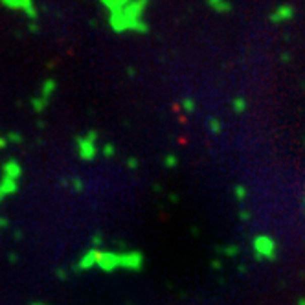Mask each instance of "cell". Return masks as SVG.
Here are the masks:
<instances>
[{
  "instance_id": "6da1fadb",
  "label": "cell",
  "mask_w": 305,
  "mask_h": 305,
  "mask_svg": "<svg viewBox=\"0 0 305 305\" xmlns=\"http://www.w3.org/2000/svg\"><path fill=\"white\" fill-rule=\"evenodd\" d=\"M254 250L258 260H274L276 258V243L267 235H260L254 239Z\"/></svg>"
},
{
  "instance_id": "7a4b0ae2",
  "label": "cell",
  "mask_w": 305,
  "mask_h": 305,
  "mask_svg": "<svg viewBox=\"0 0 305 305\" xmlns=\"http://www.w3.org/2000/svg\"><path fill=\"white\" fill-rule=\"evenodd\" d=\"M97 267L105 272H111V270L118 269L120 267V254H112V252H99V258H97Z\"/></svg>"
},
{
  "instance_id": "3957f363",
  "label": "cell",
  "mask_w": 305,
  "mask_h": 305,
  "mask_svg": "<svg viewBox=\"0 0 305 305\" xmlns=\"http://www.w3.org/2000/svg\"><path fill=\"white\" fill-rule=\"evenodd\" d=\"M142 254L138 252H129V254H122L120 256V267L123 269H131V270H138L142 269Z\"/></svg>"
},
{
  "instance_id": "277c9868",
  "label": "cell",
  "mask_w": 305,
  "mask_h": 305,
  "mask_svg": "<svg viewBox=\"0 0 305 305\" xmlns=\"http://www.w3.org/2000/svg\"><path fill=\"white\" fill-rule=\"evenodd\" d=\"M77 151H79V157H81L83 160H92V158L96 157L97 147H96V143L88 142L85 136L83 138L79 136L77 138Z\"/></svg>"
},
{
  "instance_id": "5b68a950",
  "label": "cell",
  "mask_w": 305,
  "mask_h": 305,
  "mask_svg": "<svg viewBox=\"0 0 305 305\" xmlns=\"http://www.w3.org/2000/svg\"><path fill=\"white\" fill-rule=\"evenodd\" d=\"M2 177H8L11 180H19L22 177V166L17 160H6L2 164Z\"/></svg>"
},
{
  "instance_id": "8992f818",
  "label": "cell",
  "mask_w": 305,
  "mask_h": 305,
  "mask_svg": "<svg viewBox=\"0 0 305 305\" xmlns=\"http://www.w3.org/2000/svg\"><path fill=\"white\" fill-rule=\"evenodd\" d=\"M292 15H294V8H292L290 4H283V6H280V8H276V10L272 11L270 21L272 22L289 21V19H292Z\"/></svg>"
},
{
  "instance_id": "52a82bcc",
  "label": "cell",
  "mask_w": 305,
  "mask_h": 305,
  "mask_svg": "<svg viewBox=\"0 0 305 305\" xmlns=\"http://www.w3.org/2000/svg\"><path fill=\"white\" fill-rule=\"evenodd\" d=\"M17 188H19L17 180H11V178H8V177L0 178V202H2L6 197H10V195L15 193Z\"/></svg>"
},
{
  "instance_id": "ba28073f",
  "label": "cell",
  "mask_w": 305,
  "mask_h": 305,
  "mask_svg": "<svg viewBox=\"0 0 305 305\" xmlns=\"http://www.w3.org/2000/svg\"><path fill=\"white\" fill-rule=\"evenodd\" d=\"M99 252H101V250H97V248L88 250L87 254L83 256L81 260H79V269L87 270V269H90V267H94V265H97V258H99Z\"/></svg>"
},
{
  "instance_id": "9c48e42d",
  "label": "cell",
  "mask_w": 305,
  "mask_h": 305,
  "mask_svg": "<svg viewBox=\"0 0 305 305\" xmlns=\"http://www.w3.org/2000/svg\"><path fill=\"white\" fill-rule=\"evenodd\" d=\"M56 92V81L52 79V77H48V79H44L41 85V97H44V99H50V96Z\"/></svg>"
},
{
  "instance_id": "30bf717a",
  "label": "cell",
  "mask_w": 305,
  "mask_h": 305,
  "mask_svg": "<svg viewBox=\"0 0 305 305\" xmlns=\"http://www.w3.org/2000/svg\"><path fill=\"white\" fill-rule=\"evenodd\" d=\"M21 11H24V15L28 17V19H31V21H35L37 17H39V10H37L35 4L30 2V0H22V10Z\"/></svg>"
},
{
  "instance_id": "8fae6325",
  "label": "cell",
  "mask_w": 305,
  "mask_h": 305,
  "mask_svg": "<svg viewBox=\"0 0 305 305\" xmlns=\"http://www.w3.org/2000/svg\"><path fill=\"white\" fill-rule=\"evenodd\" d=\"M208 6L212 8V10L219 11V13H228V11H232V4H228V2H219V0H210Z\"/></svg>"
},
{
  "instance_id": "7c38bea8",
  "label": "cell",
  "mask_w": 305,
  "mask_h": 305,
  "mask_svg": "<svg viewBox=\"0 0 305 305\" xmlns=\"http://www.w3.org/2000/svg\"><path fill=\"white\" fill-rule=\"evenodd\" d=\"M0 6H2V8H6V10L21 11L22 10V0H21V2H17V0H2V2H0Z\"/></svg>"
},
{
  "instance_id": "4fadbf2b",
  "label": "cell",
  "mask_w": 305,
  "mask_h": 305,
  "mask_svg": "<svg viewBox=\"0 0 305 305\" xmlns=\"http://www.w3.org/2000/svg\"><path fill=\"white\" fill-rule=\"evenodd\" d=\"M46 105H48V99H44V97H33L31 99V107H33L35 112H42L46 109Z\"/></svg>"
},
{
  "instance_id": "5bb4252c",
  "label": "cell",
  "mask_w": 305,
  "mask_h": 305,
  "mask_svg": "<svg viewBox=\"0 0 305 305\" xmlns=\"http://www.w3.org/2000/svg\"><path fill=\"white\" fill-rule=\"evenodd\" d=\"M232 109H234L235 114H243V112L246 111V101H244L243 97H237V99H234V103H232Z\"/></svg>"
},
{
  "instance_id": "9a60e30c",
  "label": "cell",
  "mask_w": 305,
  "mask_h": 305,
  "mask_svg": "<svg viewBox=\"0 0 305 305\" xmlns=\"http://www.w3.org/2000/svg\"><path fill=\"white\" fill-rule=\"evenodd\" d=\"M6 140H8V143H21L22 142V134L21 132H8L6 134Z\"/></svg>"
},
{
  "instance_id": "2e32d148",
  "label": "cell",
  "mask_w": 305,
  "mask_h": 305,
  "mask_svg": "<svg viewBox=\"0 0 305 305\" xmlns=\"http://www.w3.org/2000/svg\"><path fill=\"white\" fill-rule=\"evenodd\" d=\"M70 184H72V188H74V191H83V186H85V184H83V180L79 177L72 178Z\"/></svg>"
},
{
  "instance_id": "e0dca14e",
  "label": "cell",
  "mask_w": 305,
  "mask_h": 305,
  "mask_svg": "<svg viewBox=\"0 0 305 305\" xmlns=\"http://www.w3.org/2000/svg\"><path fill=\"white\" fill-rule=\"evenodd\" d=\"M210 129H212V132H215V134L221 132V123H219L217 118H212V120H210Z\"/></svg>"
},
{
  "instance_id": "ac0fdd59",
  "label": "cell",
  "mask_w": 305,
  "mask_h": 305,
  "mask_svg": "<svg viewBox=\"0 0 305 305\" xmlns=\"http://www.w3.org/2000/svg\"><path fill=\"white\" fill-rule=\"evenodd\" d=\"M235 198H237V200H244V198H246V189H244L243 186H237V188H235Z\"/></svg>"
},
{
  "instance_id": "d6986e66",
  "label": "cell",
  "mask_w": 305,
  "mask_h": 305,
  "mask_svg": "<svg viewBox=\"0 0 305 305\" xmlns=\"http://www.w3.org/2000/svg\"><path fill=\"white\" fill-rule=\"evenodd\" d=\"M103 157H107V158H111V157H114V152H116V149L112 147L111 143H107V145H105V147H103Z\"/></svg>"
},
{
  "instance_id": "ffe728a7",
  "label": "cell",
  "mask_w": 305,
  "mask_h": 305,
  "mask_svg": "<svg viewBox=\"0 0 305 305\" xmlns=\"http://www.w3.org/2000/svg\"><path fill=\"white\" fill-rule=\"evenodd\" d=\"M182 109H184L186 112H193L195 103L191 101V99H184V101H182Z\"/></svg>"
},
{
  "instance_id": "44dd1931",
  "label": "cell",
  "mask_w": 305,
  "mask_h": 305,
  "mask_svg": "<svg viewBox=\"0 0 305 305\" xmlns=\"http://www.w3.org/2000/svg\"><path fill=\"white\" fill-rule=\"evenodd\" d=\"M166 166H168V168H175V166H177V158H175L173 155L166 157Z\"/></svg>"
},
{
  "instance_id": "7402d4cb",
  "label": "cell",
  "mask_w": 305,
  "mask_h": 305,
  "mask_svg": "<svg viewBox=\"0 0 305 305\" xmlns=\"http://www.w3.org/2000/svg\"><path fill=\"white\" fill-rule=\"evenodd\" d=\"M224 254L226 256H237V246H228V248H224Z\"/></svg>"
},
{
  "instance_id": "603a6c76",
  "label": "cell",
  "mask_w": 305,
  "mask_h": 305,
  "mask_svg": "<svg viewBox=\"0 0 305 305\" xmlns=\"http://www.w3.org/2000/svg\"><path fill=\"white\" fill-rule=\"evenodd\" d=\"M96 136H97V134H96V131H90V132H88V134H87V136H85V138H87L88 142H92V143H94V142H96Z\"/></svg>"
},
{
  "instance_id": "cb8c5ba5",
  "label": "cell",
  "mask_w": 305,
  "mask_h": 305,
  "mask_svg": "<svg viewBox=\"0 0 305 305\" xmlns=\"http://www.w3.org/2000/svg\"><path fill=\"white\" fill-rule=\"evenodd\" d=\"M56 274H57V278H59V280H66V272L63 269L56 270Z\"/></svg>"
},
{
  "instance_id": "d4e9b609",
  "label": "cell",
  "mask_w": 305,
  "mask_h": 305,
  "mask_svg": "<svg viewBox=\"0 0 305 305\" xmlns=\"http://www.w3.org/2000/svg\"><path fill=\"white\" fill-rule=\"evenodd\" d=\"M136 166H138V162H136V160H134V158H129V160H127V168L134 169V168H136Z\"/></svg>"
},
{
  "instance_id": "484cf974",
  "label": "cell",
  "mask_w": 305,
  "mask_h": 305,
  "mask_svg": "<svg viewBox=\"0 0 305 305\" xmlns=\"http://www.w3.org/2000/svg\"><path fill=\"white\" fill-rule=\"evenodd\" d=\"M92 243H94V246H99V244H101V235H94Z\"/></svg>"
},
{
  "instance_id": "4316f807",
  "label": "cell",
  "mask_w": 305,
  "mask_h": 305,
  "mask_svg": "<svg viewBox=\"0 0 305 305\" xmlns=\"http://www.w3.org/2000/svg\"><path fill=\"white\" fill-rule=\"evenodd\" d=\"M8 147V140H6V136H0V149Z\"/></svg>"
},
{
  "instance_id": "83f0119b",
  "label": "cell",
  "mask_w": 305,
  "mask_h": 305,
  "mask_svg": "<svg viewBox=\"0 0 305 305\" xmlns=\"http://www.w3.org/2000/svg\"><path fill=\"white\" fill-rule=\"evenodd\" d=\"M8 224H10V221H8V219L0 217V228H6V226H8Z\"/></svg>"
},
{
  "instance_id": "f1b7e54d",
  "label": "cell",
  "mask_w": 305,
  "mask_h": 305,
  "mask_svg": "<svg viewBox=\"0 0 305 305\" xmlns=\"http://www.w3.org/2000/svg\"><path fill=\"white\" fill-rule=\"evenodd\" d=\"M212 269H215V270L221 269V261H212Z\"/></svg>"
},
{
  "instance_id": "f546056e",
  "label": "cell",
  "mask_w": 305,
  "mask_h": 305,
  "mask_svg": "<svg viewBox=\"0 0 305 305\" xmlns=\"http://www.w3.org/2000/svg\"><path fill=\"white\" fill-rule=\"evenodd\" d=\"M28 28H30V31H33V33H35V31L39 30V28H37L35 22H30V26H28Z\"/></svg>"
},
{
  "instance_id": "4dcf8cb0",
  "label": "cell",
  "mask_w": 305,
  "mask_h": 305,
  "mask_svg": "<svg viewBox=\"0 0 305 305\" xmlns=\"http://www.w3.org/2000/svg\"><path fill=\"white\" fill-rule=\"evenodd\" d=\"M8 260H10L11 263H17V256L15 254H10V256H8Z\"/></svg>"
},
{
  "instance_id": "1f68e13d",
  "label": "cell",
  "mask_w": 305,
  "mask_h": 305,
  "mask_svg": "<svg viewBox=\"0 0 305 305\" xmlns=\"http://www.w3.org/2000/svg\"><path fill=\"white\" fill-rule=\"evenodd\" d=\"M298 305H305V298H300V300H298Z\"/></svg>"
},
{
  "instance_id": "d6a6232c",
  "label": "cell",
  "mask_w": 305,
  "mask_h": 305,
  "mask_svg": "<svg viewBox=\"0 0 305 305\" xmlns=\"http://www.w3.org/2000/svg\"><path fill=\"white\" fill-rule=\"evenodd\" d=\"M31 305H44V303H31Z\"/></svg>"
}]
</instances>
